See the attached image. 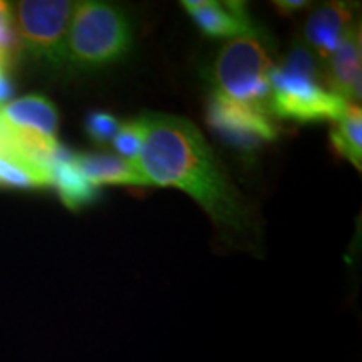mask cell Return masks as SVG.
Listing matches in <instances>:
<instances>
[{
	"mask_svg": "<svg viewBox=\"0 0 362 362\" xmlns=\"http://www.w3.org/2000/svg\"><path fill=\"white\" fill-rule=\"evenodd\" d=\"M274 67L270 40L260 30L240 35L216 54L211 69L215 90L235 101L269 107V74Z\"/></svg>",
	"mask_w": 362,
	"mask_h": 362,
	"instance_id": "3",
	"label": "cell"
},
{
	"mask_svg": "<svg viewBox=\"0 0 362 362\" xmlns=\"http://www.w3.org/2000/svg\"><path fill=\"white\" fill-rule=\"evenodd\" d=\"M6 67H7L6 62H4V61H0V69H6Z\"/></svg>",
	"mask_w": 362,
	"mask_h": 362,
	"instance_id": "19",
	"label": "cell"
},
{
	"mask_svg": "<svg viewBox=\"0 0 362 362\" xmlns=\"http://www.w3.org/2000/svg\"><path fill=\"white\" fill-rule=\"evenodd\" d=\"M51 185V168L27 155L0 117V188L40 189Z\"/></svg>",
	"mask_w": 362,
	"mask_h": 362,
	"instance_id": "8",
	"label": "cell"
},
{
	"mask_svg": "<svg viewBox=\"0 0 362 362\" xmlns=\"http://www.w3.org/2000/svg\"><path fill=\"white\" fill-rule=\"evenodd\" d=\"M51 181L57 188L59 197L69 210H81L99 200L98 187H94L81 173L74 163V153L59 144L51 161Z\"/></svg>",
	"mask_w": 362,
	"mask_h": 362,
	"instance_id": "10",
	"label": "cell"
},
{
	"mask_svg": "<svg viewBox=\"0 0 362 362\" xmlns=\"http://www.w3.org/2000/svg\"><path fill=\"white\" fill-rule=\"evenodd\" d=\"M269 110L274 116L291 119L296 123L341 119L349 107V103L320 83L304 79H284L270 76Z\"/></svg>",
	"mask_w": 362,
	"mask_h": 362,
	"instance_id": "6",
	"label": "cell"
},
{
	"mask_svg": "<svg viewBox=\"0 0 362 362\" xmlns=\"http://www.w3.org/2000/svg\"><path fill=\"white\" fill-rule=\"evenodd\" d=\"M330 143L337 155L351 161L357 170L362 166V115L361 107L349 104L341 119L330 128Z\"/></svg>",
	"mask_w": 362,
	"mask_h": 362,
	"instance_id": "14",
	"label": "cell"
},
{
	"mask_svg": "<svg viewBox=\"0 0 362 362\" xmlns=\"http://www.w3.org/2000/svg\"><path fill=\"white\" fill-rule=\"evenodd\" d=\"M185 11L193 24L208 37H240L259 33L243 2H214V0H185Z\"/></svg>",
	"mask_w": 362,
	"mask_h": 362,
	"instance_id": "7",
	"label": "cell"
},
{
	"mask_svg": "<svg viewBox=\"0 0 362 362\" xmlns=\"http://www.w3.org/2000/svg\"><path fill=\"white\" fill-rule=\"evenodd\" d=\"M0 117L4 123L16 129L34 131V133L56 138L59 115L51 99L30 94L0 106Z\"/></svg>",
	"mask_w": 362,
	"mask_h": 362,
	"instance_id": "12",
	"label": "cell"
},
{
	"mask_svg": "<svg viewBox=\"0 0 362 362\" xmlns=\"http://www.w3.org/2000/svg\"><path fill=\"white\" fill-rule=\"evenodd\" d=\"M327 83L334 94L349 104L361 99V34L354 25L346 34L342 44L325 66Z\"/></svg>",
	"mask_w": 362,
	"mask_h": 362,
	"instance_id": "9",
	"label": "cell"
},
{
	"mask_svg": "<svg viewBox=\"0 0 362 362\" xmlns=\"http://www.w3.org/2000/svg\"><path fill=\"white\" fill-rule=\"evenodd\" d=\"M141 124H139L138 119H134L126 124H121L119 131H117L115 139H112V148L116 149L119 158H123V160L129 163H136L139 151H141Z\"/></svg>",
	"mask_w": 362,
	"mask_h": 362,
	"instance_id": "15",
	"label": "cell"
},
{
	"mask_svg": "<svg viewBox=\"0 0 362 362\" xmlns=\"http://www.w3.org/2000/svg\"><path fill=\"white\" fill-rule=\"evenodd\" d=\"M141 151L134 165L151 185L183 189L223 233L245 235L252 221L237 188L205 136L188 117L146 112L138 117Z\"/></svg>",
	"mask_w": 362,
	"mask_h": 362,
	"instance_id": "1",
	"label": "cell"
},
{
	"mask_svg": "<svg viewBox=\"0 0 362 362\" xmlns=\"http://www.w3.org/2000/svg\"><path fill=\"white\" fill-rule=\"evenodd\" d=\"M133 24L123 8L110 2L74 4L66 42V66L93 71L119 62L133 47Z\"/></svg>",
	"mask_w": 362,
	"mask_h": 362,
	"instance_id": "2",
	"label": "cell"
},
{
	"mask_svg": "<svg viewBox=\"0 0 362 362\" xmlns=\"http://www.w3.org/2000/svg\"><path fill=\"white\" fill-rule=\"evenodd\" d=\"M309 6L310 4L305 2V0H277V2H274L275 11H277L279 13H282V16H285V17L293 16L296 12L304 11V8Z\"/></svg>",
	"mask_w": 362,
	"mask_h": 362,
	"instance_id": "18",
	"label": "cell"
},
{
	"mask_svg": "<svg viewBox=\"0 0 362 362\" xmlns=\"http://www.w3.org/2000/svg\"><path fill=\"white\" fill-rule=\"evenodd\" d=\"M74 163L94 187L99 185H129V187H149L141 171L134 163L119 156L103 153H74Z\"/></svg>",
	"mask_w": 362,
	"mask_h": 362,
	"instance_id": "13",
	"label": "cell"
},
{
	"mask_svg": "<svg viewBox=\"0 0 362 362\" xmlns=\"http://www.w3.org/2000/svg\"><path fill=\"white\" fill-rule=\"evenodd\" d=\"M16 49L17 35L13 29L12 7L6 2H0V61L8 64Z\"/></svg>",
	"mask_w": 362,
	"mask_h": 362,
	"instance_id": "17",
	"label": "cell"
},
{
	"mask_svg": "<svg viewBox=\"0 0 362 362\" xmlns=\"http://www.w3.org/2000/svg\"><path fill=\"white\" fill-rule=\"evenodd\" d=\"M121 128L119 119L111 112L94 111L90 112L86 119V133L90 138V141L98 146L111 143Z\"/></svg>",
	"mask_w": 362,
	"mask_h": 362,
	"instance_id": "16",
	"label": "cell"
},
{
	"mask_svg": "<svg viewBox=\"0 0 362 362\" xmlns=\"http://www.w3.org/2000/svg\"><path fill=\"white\" fill-rule=\"evenodd\" d=\"M74 4L67 0H24L12 21L27 52L51 67L66 66V42Z\"/></svg>",
	"mask_w": 362,
	"mask_h": 362,
	"instance_id": "4",
	"label": "cell"
},
{
	"mask_svg": "<svg viewBox=\"0 0 362 362\" xmlns=\"http://www.w3.org/2000/svg\"><path fill=\"white\" fill-rule=\"evenodd\" d=\"M206 123L221 141L242 151H253L262 143L277 138V126L272 121L269 107L235 101L216 90L208 101Z\"/></svg>",
	"mask_w": 362,
	"mask_h": 362,
	"instance_id": "5",
	"label": "cell"
},
{
	"mask_svg": "<svg viewBox=\"0 0 362 362\" xmlns=\"http://www.w3.org/2000/svg\"><path fill=\"white\" fill-rule=\"evenodd\" d=\"M351 11L344 4H325L315 8L305 22V39L320 56L327 59L337 51L351 29Z\"/></svg>",
	"mask_w": 362,
	"mask_h": 362,
	"instance_id": "11",
	"label": "cell"
}]
</instances>
